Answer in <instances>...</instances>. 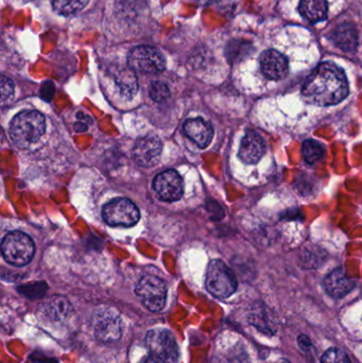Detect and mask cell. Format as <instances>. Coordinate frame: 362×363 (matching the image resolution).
<instances>
[{
  "instance_id": "52a82bcc",
  "label": "cell",
  "mask_w": 362,
  "mask_h": 363,
  "mask_svg": "<svg viewBox=\"0 0 362 363\" xmlns=\"http://www.w3.org/2000/svg\"><path fill=\"white\" fill-rule=\"evenodd\" d=\"M104 221L112 226H133L140 220L137 206L128 199H115L103 207Z\"/></svg>"
},
{
  "instance_id": "277c9868",
  "label": "cell",
  "mask_w": 362,
  "mask_h": 363,
  "mask_svg": "<svg viewBox=\"0 0 362 363\" xmlns=\"http://www.w3.org/2000/svg\"><path fill=\"white\" fill-rule=\"evenodd\" d=\"M205 285L208 292L219 298H229L237 289L235 275L221 260L210 262L206 272Z\"/></svg>"
},
{
  "instance_id": "ffe728a7",
  "label": "cell",
  "mask_w": 362,
  "mask_h": 363,
  "mask_svg": "<svg viewBox=\"0 0 362 363\" xmlns=\"http://www.w3.org/2000/svg\"><path fill=\"white\" fill-rule=\"evenodd\" d=\"M89 4V0H51L53 10L61 15H72L79 12Z\"/></svg>"
},
{
  "instance_id": "83f0119b",
  "label": "cell",
  "mask_w": 362,
  "mask_h": 363,
  "mask_svg": "<svg viewBox=\"0 0 362 363\" xmlns=\"http://www.w3.org/2000/svg\"><path fill=\"white\" fill-rule=\"evenodd\" d=\"M282 363H289L288 362H283Z\"/></svg>"
},
{
  "instance_id": "d4e9b609",
  "label": "cell",
  "mask_w": 362,
  "mask_h": 363,
  "mask_svg": "<svg viewBox=\"0 0 362 363\" xmlns=\"http://www.w3.org/2000/svg\"><path fill=\"white\" fill-rule=\"evenodd\" d=\"M1 101L10 99L14 94V83L6 77H1Z\"/></svg>"
},
{
  "instance_id": "4fadbf2b",
  "label": "cell",
  "mask_w": 362,
  "mask_h": 363,
  "mask_svg": "<svg viewBox=\"0 0 362 363\" xmlns=\"http://www.w3.org/2000/svg\"><path fill=\"white\" fill-rule=\"evenodd\" d=\"M265 152L266 145L263 138L255 132H248L242 140L238 155L244 164L255 165L261 161Z\"/></svg>"
},
{
  "instance_id": "ac0fdd59",
  "label": "cell",
  "mask_w": 362,
  "mask_h": 363,
  "mask_svg": "<svg viewBox=\"0 0 362 363\" xmlns=\"http://www.w3.org/2000/svg\"><path fill=\"white\" fill-rule=\"evenodd\" d=\"M117 84H118L120 93L127 97H132L135 95L138 89L137 78H136L134 70L125 69L119 72L117 77Z\"/></svg>"
},
{
  "instance_id": "9a60e30c",
  "label": "cell",
  "mask_w": 362,
  "mask_h": 363,
  "mask_svg": "<svg viewBox=\"0 0 362 363\" xmlns=\"http://www.w3.org/2000/svg\"><path fill=\"white\" fill-rule=\"evenodd\" d=\"M185 134L200 148H206L212 142L214 130L210 123L203 118H191L184 125Z\"/></svg>"
},
{
  "instance_id": "30bf717a",
  "label": "cell",
  "mask_w": 362,
  "mask_h": 363,
  "mask_svg": "<svg viewBox=\"0 0 362 363\" xmlns=\"http://www.w3.org/2000/svg\"><path fill=\"white\" fill-rule=\"evenodd\" d=\"M153 188L162 200L174 202L182 198L184 183L176 170H167L157 176L153 181Z\"/></svg>"
},
{
  "instance_id": "9c48e42d",
  "label": "cell",
  "mask_w": 362,
  "mask_h": 363,
  "mask_svg": "<svg viewBox=\"0 0 362 363\" xmlns=\"http://www.w3.org/2000/svg\"><path fill=\"white\" fill-rule=\"evenodd\" d=\"M94 332L102 342H115L121 337L120 315L114 309H106L94 318Z\"/></svg>"
},
{
  "instance_id": "484cf974",
  "label": "cell",
  "mask_w": 362,
  "mask_h": 363,
  "mask_svg": "<svg viewBox=\"0 0 362 363\" xmlns=\"http://www.w3.org/2000/svg\"><path fill=\"white\" fill-rule=\"evenodd\" d=\"M299 345L304 351H307V350H310V347H312V342H310V339L306 336H300Z\"/></svg>"
},
{
  "instance_id": "7c38bea8",
  "label": "cell",
  "mask_w": 362,
  "mask_h": 363,
  "mask_svg": "<svg viewBox=\"0 0 362 363\" xmlns=\"http://www.w3.org/2000/svg\"><path fill=\"white\" fill-rule=\"evenodd\" d=\"M259 62L261 72L270 80H281L288 72V61L286 57L273 49L261 53Z\"/></svg>"
},
{
  "instance_id": "cb8c5ba5",
  "label": "cell",
  "mask_w": 362,
  "mask_h": 363,
  "mask_svg": "<svg viewBox=\"0 0 362 363\" xmlns=\"http://www.w3.org/2000/svg\"><path fill=\"white\" fill-rule=\"evenodd\" d=\"M321 363H352L349 356L339 349H331L325 352Z\"/></svg>"
},
{
  "instance_id": "7a4b0ae2",
  "label": "cell",
  "mask_w": 362,
  "mask_h": 363,
  "mask_svg": "<svg viewBox=\"0 0 362 363\" xmlns=\"http://www.w3.org/2000/svg\"><path fill=\"white\" fill-rule=\"evenodd\" d=\"M44 115L38 111H25L14 117L10 125V136L19 148L35 144L45 132Z\"/></svg>"
},
{
  "instance_id": "44dd1931",
  "label": "cell",
  "mask_w": 362,
  "mask_h": 363,
  "mask_svg": "<svg viewBox=\"0 0 362 363\" xmlns=\"http://www.w3.org/2000/svg\"><path fill=\"white\" fill-rule=\"evenodd\" d=\"M72 311L69 302L65 298L57 296L47 305V313L53 319L61 320L68 317Z\"/></svg>"
},
{
  "instance_id": "603a6c76",
  "label": "cell",
  "mask_w": 362,
  "mask_h": 363,
  "mask_svg": "<svg viewBox=\"0 0 362 363\" xmlns=\"http://www.w3.org/2000/svg\"><path fill=\"white\" fill-rule=\"evenodd\" d=\"M170 96V91L167 85L163 82H153L150 86V97L153 101L163 102L168 99Z\"/></svg>"
},
{
  "instance_id": "7402d4cb",
  "label": "cell",
  "mask_w": 362,
  "mask_h": 363,
  "mask_svg": "<svg viewBox=\"0 0 362 363\" xmlns=\"http://www.w3.org/2000/svg\"><path fill=\"white\" fill-rule=\"evenodd\" d=\"M19 294H23L27 298H36L44 296L47 291V285L45 283L30 284L27 286H21L18 288Z\"/></svg>"
},
{
  "instance_id": "d6986e66",
  "label": "cell",
  "mask_w": 362,
  "mask_h": 363,
  "mask_svg": "<svg viewBox=\"0 0 362 363\" xmlns=\"http://www.w3.org/2000/svg\"><path fill=\"white\" fill-rule=\"evenodd\" d=\"M324 147L320 143L317 142V140H308L303 143L302 155H303L306 163L312 165V164L321 161L323 157H324Z\"/></svg>"
},
{
  "instance_id": "8992f818",
  "label": "cell",
  "mask_w": 362,
  "mask_h": 363,
  "mask_svg": "<svg viewBox=\"0 0 362 363\" xmlns=\"http://www.w3.org/2000/svg\"><path fill=\"white\" fill-rule=\"evenodd\" d=\"M130 68L146 74H157L166 67V59L163 53L151 46H137L132 49L128 57Z\"/></svg>"
},
{
  "instance_id": "ba28073f",
  "label": "cell",
  "mask_w": 362,
  "mask_h": 363,
  "mask_svg": "<svg viewBox=\"0 0 362 363\" xmlns=\"http://www.w3.org/2000/svg\"><path fill=\"white\" fill-rule=\"evenodd\" d=\"M146 343L152 355L166 363H176L179 349L174 335L167 330H152L147 334Z\"/></svg>"
},
{
  "instance_id": "8fae6325",
  "label": "cell",
  "mask_w": 362,
  "mask_h": 363,
  "mask_svg": "<svg viewBox=\"0 0 362 363\" xmlns=\"http://www.w3.org/2000/svg\"><path fill=\"white\" fill-rule=\"evenodd\" d=\"M162 143L153 135L140 138L133 149V157L136 163L142 167L150 168L157 165L161 160Z\"/></svg>"
},
{
  "instance_id": "e0dca14e",
  "label": "cell",
  "mask_w": 362,
  "mask_h": 363,
  "mask_svg": "<svg viewBox=\"0 0 362 363\" xmlns=\"http://www.w3.org/2000/svg\"><path fill=\"white\" fill-rule=\"evenodd\" d=\"M300 12L312 23L323 21L327 16V0H301Z\"/></svg>"
},
{
  "instance_id": "5bb4252c",
  "label": "cell",
  "mask_w": 362,
  "mask_h": 363,
  "mask_svg": "<svg viewBox=\"0 0 362 363\" xmlns=\"http://www.w3.org/2000/svg\"><path fill=\"white\" fill-rule=\"evenodd\" d=\"M324 287L329 296L340 298L352 291L355 281L346 275L344 269H336L324 279Z\"/></svg>"
},
{
  "instance_id": "5b68a950",
  "label": "cell",
  "mask_w": 362,
  "mask_h": 363,
  "mask_svg": "<svg viewBox=\"0 0 362 363\" xmlns=\"http://www.w3.org/2000/svg\"><path fill=\"white\" fill-rule=\"evenodd\" d=\"M136 294L145 307L150 311H162L167 298V287L165 281L154 275H146L138 281Z\"/></svg>"
},
{
  "instance_id": "4316f807",
  "label": "cell",
  "mask_w": 362,
  "mask_h": 363,
  "mask_svg": "<svg viewBox=\"0 0 362 363\" xmlns=\"http://www.w3.org/2000/svg\"><path fill=\"white\" fill-rule=\"evenodd\" d=\"M142 363H166L164 360H162L161 358L157 357V356L151 355L149 357H147L146 359L142 362Z\"/></svg>"
},
{
  "instance_id": "3957f363",
  "label": "cell",
  "mask_w": 362,
  "mask_h": 363,
  "mask_svg": "<svg viewBox=\"0 0 362 363\" xmlns=\"http://www.w3.org/2000/svg\"><path fill=\"white\" fill-rule=\"evenodd\" d=\"M1 251L9 264L23 267L31 262L35 247L32 239L25 233L12 232L2 240Z\"/></svg>"
},
{
  "instance_id": "2e32d148",
  "label": "cell",
  "mask_w": 362,
  "mask_h": 363,
  "mask_svg": "<svg viewBox=\"0 0 362 363\" xmlns=\"http://www.w3.org/2000/svg\"><path fill=\"white\" fill-rule=\"evenodd\" d=\"M332 40L341 50H355L358 45V32L353 23H342L334 30Z\"/></svg>"
},
{
  "instance_id": "6da1fadb",
  "label": "cell",
  "mask_w": 362,
  "mask_h": 363,
  "mask_svg": "<svg viewBox=\"0 0 362 363\" xmlns=\"http://www.w3.org/2000/svg\"><path fill=\"white\" fill-rule=\"evenodd\" d=\"M302 94L304 98L318 106H334L346 99L349 83L341 68L325 62L315 68L306 79Z\"/></svg>"
}]
</instances>
